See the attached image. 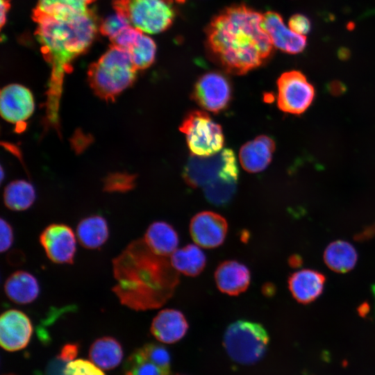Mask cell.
<instances>
[{"mask_svg":"<svg viewBox=\"0 0 375 375\" xmlns=\"http://www.w3.org/2000/svg\"><path fill=\"white\" fill-rule=\"evenodd\" d=\"M262 22V15L244 4L224 8L206 30L211 58L226 72L237 75L262 65L274 51Z\"/></svg>","mask_w":375,"mask_h":375,"instance_id":"cell-1","label":"cell"},{"mask_svg":"<svg viewBox=\"0 0 375 375\" xmlns=\"http://www.w3.org/2000/svg\"><path fill=\"white\" fill-rule=\"evenodd\" d=\"M112 264L116 281L112 290L123 306L135 311L160 307L178 283L170 260L154 253L142 239L129 243Z\"/></svg>","mask_w":375,"mask_h":375,"instance_id":"cell-2","label":"cell"},{"mask_svg":"<svg viewBox=\"0 0 375 375\" xmlns=\"http://www.w3.org/2000/svg\"><path fill=\"white\" fill-rule=\"evenodd\" d=\"M33 20L43 56L52 66V81L60 82L71 62L93 42L99 26L96 13L90 8L68 18L40 17Z\"/></svg>","mask_w":375,"mask_h":375,"instance_id":"cell-3","label":"cell"},{"mask_svg":"<svg viewBox=\"0 0 375 375\" xmlns=\"http://www.w3.org/2000/svg\"><path fill=\"white\" fill-rule=\"evenodd\" d=\"M136 71L128 52L112 44L97 62L90 65L88 76L90 85L97 94L111 99L132 85Z\"/></svg>","mask_w":375,"mask_h":375,"instance_id":"cell-4","label":"cell"},{"mask_svg":"<svg viewBox=\"0 0 375 375\" xmlns=\"http://www.w3.org/2000/svg\"><path fill=\"white\" fill-rule=\"evenodd\" d=\"M269 336L260 324L238 320L231 324L224 335V346L229 357L242 365H251L264 356Z\"/></svg>","mask_w":375,"mask_h":375,"instance_id":"cell-5","label":"cell"},{"mask_svg":"<svg viewBox=\"0 0 375 375\" xmlns=\"http://www.w3.org/2000/svg\"><path fill=\"white\" fill-rule=\"evenodd\" d=\"M112 5L133 27L147 33L167 30L176 17L172 0H114Z\"/></svg>","mask_w":375,"mask_h":375,"instance_id":"cell-6","label":"cell"},{"mask_svg":"<svg viewBox=\"0 0 375 375\" xmlns=\"http://www.w3.org/2000/svg\"><path fill=\"white\" fill-rule=\"evenodd\" d=\"M238 172L233 151L222 149L209 156L192 155L184 167L183 176L190 187L200 188L220 178H238Z\"/></svg>","mask_w":375,"mask_h":375,"instance_id":"cell-7","label":"cell"},{"mask_svg":"<svg viewBox=\"0 0 375 375\" xmlns=\"http://www.w3.org/2000/svg\"><path fill=\"white\" fill-rule=\"evenodd\" d=\"M179 130L185 134L188 147L194 156H212L223 148L224 138L222 127L206 112H190L184 117Z\"/></svg>","mask_w":375,"mask_h":375,"instance_id":"cell-8","label":"cell"},{"mask_svg":"<svg viewBox=\"0 0 375 375\" xmlns=\"http://www.w3.org/2000/svg\"><path fill=\"white\" fill-rule=\"evenodd\" d=\"M277 104L285 112L300 115L311 105L315 89L306 76L299 71L283 73L277 81Z\"/></svg>","mask_w":375,"mask_h":375,"instance_id":"cell-9","label":"cell"},{"mask_svg":"<svg viewBox=\"0 0 375 375\" xmlns=\"http://www.w3.org/2000/svg\"><path fill=\"white\" fill-rule=\"evenodd\" d=\"M231 94V85L227 77L220 72H210L197 81L192 97L203 109L218 113L228 106Z\"/></svg>","mask_w":375,"mask_h":375,"instance_id":"cell-10","label":"cell"},{"mask_svg":"<svg viewBox=\"0 0 375 375\" xmlns=\"http://www.w3.org/2000/svg\"><path fill=\"white\" fill-rule=\"evenodd\" d=\"M40 243L48 258L56 264H72L76 251V235L69 226L53 223L41 232Z\"/></svg>","mask_w":375,"mask_h":375,"instance_id":"cell-11","label":"cell"},{"mask_svg":"<svg viewBox=\"0 0 375 375\" xmlns=\"http://www.w3.org/2000/svg\"><path fill=\"white\" fill-rule=\"evenodd\" d=\"M228 223L221 215L212 211L196 214L190 223V233L194 242L206 249L218 247L224 242Z\"/></svg>","mask_w":375,"mask_h":375,"instance_id":"cell-12","label":"cell"},{"mask_svg":"<svg viewBox=\"0 0 375 375\" xmlns=\"http://www.w3.org/2000/svg\"><path fill=\"white\" fill-rule=\"evenodd\" d=\"M33 331L30 318L19 310H6L0 317V344L6 351H15L25 348Z\"/></svg>","mask_w":375,"mask_h":375,"instance_id":"cell-13","label":"cell"},{"mask_svg":"<svg viewBox=\"0 0 375 375\" xmlns=\"http://www.w3.org/2000/svg\"><path fill=\"white\" fill-rule=\"evenodd\" d=\"M35 101L32 92L25 86L9 84L1 92L0 112L1 117L8 122L22 124L33 113Z\"/></svg>","mask_w":375,"mask_h":375,"instance_id":"cell-14","label":"cell"},{"mask_svg":"<svg viewBox=\"0 0 375 375\" xmlns=\"http://www.w3.org/2000/svg\"><path fill=\"white\" fill-rule=\"evenodd\" d=\"M262 25L274 47L290 54L302 52L307 44L306 38L288 28L282 17L276 12L267 11L262 15Z\"/></svg>","mask_w":375,"mask_h":375,"instance_id":"cell-15","label":"cell"},{"mask_svg":"<svg viewBox=\"0 0 375 375\" xmlns=\"http://www.w3.org/2000/svg\"><path fill=\"white\" fill-rule=\"evenodd\" d=\"M217 288L231 296H236L247 290L251 282V273L244 264L236 260L221 262L215 272Z\"/></svg>","mask_w":375,"mask_h":375,"instance_id":"cell-16","label":"cell"},{"mask_svg":"<svg viewBox=\"0 0 375 375\" xmlns=\"http://www.w3.org/2000/svg\"><path fill=\"white\" fill-rule=\"evenodd\" d=\"M188 324L185 315L176 309L160 310L151 324V333L158 341L172 344L182 339L187 333Z\"/></svg>","mask_w":375,"mask_h":375,"instance_id":"cell-17","label":"cell"},{"mask_svg":"<svg viewBox=\"0 0 375 375\" xmlns=\"http://www.w3.org/2000/svg\"><path fill=\"white\" fill-rule=\"evenodd\" d=\"M274 149L275 143L271 138L259 135L241 147L239 153L240 164L248 172H262L270 163Z\"/></svg>","mask_w":375,"mask_h":375,"instance_id":"cell-18","label":"cell"},{"mask_svg":"<svg viewBox=\"0 0 375 375\" xmlns=\"http://www.w3.org/2000/svg\"><path fill=\"white\" fill-rule=\"evenodd\" d=\"M325 277L312 269H302L293 273L289 278L288 285L294 298L302 303H310L322 292Z\"/></svg>","mask_w":375,"mask_h":375,"instance_id":"cell-19","label":"cell"},{"mask_svg":"<svg viewBox=\"0 0 375 375\" xmlns=\"http://www.w3.org/2000/svg\"><path fill=\"white\" fill-rule=\"evenodd\" d=\"M7 297L17 304L33 302L39 296L40 288L37 278L31 273L18 270L10 274L4 283Z\"/></svg>","mask_w":375,"mask_h":375,"instance_id":"cell-20","label":"cell"},{"mask_svg":"<svg viewBox=\"0 0 375 375\" xmlns=\"http://www.w3.org/2000/svg\"><path fill=\"white\" fill-rule=\"evenodd\" d=\"M143 240L154 253L163 257L171 256L177 249L179 242L174 227L162 221L151 223L146 230Z\"/></svg>","mask_w":375,"mask_h":375,"instance_id":"cell-21","label":"cell"},{"mask_svg":"<svg viewBox=\"0 0 375 375\" xmlns=\"http://www.w3.org/2000/svg\"><path fill=\"white\" fill-rule=\"evenodd\" d=\"M96 0H39L33 10V19L48 17L65 19L88 12Z\"/></svg>","mask_w":375,"mask_h":375,"instance_id":"cell-22","label":"cell"},{"mask_svg":"<svg viewBox=\"0 0 375 375\" xmlns=\"http://www.w3.org/2000/svg\"><path fill=\"white\" fill-rule=\"evenodd\" d=\"M76 235L81 245L85 249H99L108 239V222L99 215L83 218L77 224Z\"/></svg>","mask_w":375,"mask_h":375,"instance_id":"cell-23","label":"cell"},{"mask_svg":"<svg viewBox=\"0 0 375 375\" xmlns=\"http://www.w3.org/2000/svg\"><path fill=\"white\" fill-rule=\"evenodd\" d=\"M90 360L99 368L109 370L117 367L123 358V349L117 340L105 336L97 339L89 350Z\"/></svg>","mask_w":375,"mask_h":375,"instance_id":"cell-24","label":"cell"},{"mask_svg":"<svg viewBox=\"0 0 375 375\" xmlns=\"http://www.w3.org/2000/svg\"><path fill=\"white\" fill-rule=\"evenodd\" d=\"M170 262L177 272L188 276L199 275L206 267V257L199 246L188 244L170 256Z\"/></svg>","mask_w":375,"mask_h":375,"instance_id":"cell-25","label":"cell"},{"mask_svg":"<svg viewBox=\"0 0 375 375\" xmlns=\"http://www.w3.org/2000/svg\"><path fill=\"white\" fill-rule=\"evenodd\" d=\"M357 257L354 247L342 240L332 242L324 253V260L327 266L337 272L351 270L356 265Z\"/></svg>","mask_w":375,"mask_h":375,"instance_id":"cell-26","label":"cell"},{"mask_svg":"<svg viewBox=\"0 0 375 375\" xmlns=\"http://www.w3.org/2000/svg\"><path fill=\"white\" fill-rule=\"evenodd\" d=\"M3 198L4 204L8 209L23 211L33 204L36 193L31 183L24 180H17L5 188Z\"/></svg>","mask_w":375,"mask_h":375,"instance_id":"cell-27","label":"cell"},{"mask_svg":"<svg viewBox=\"0 0 375 375\" xmlns=\"http://www.w3.org/2000/svg\"><path fill=\"white\" fill-rule=\"evenodd\" d=\"M238 178H220L203 187L206 199L212 204L227 205L235 193Z\"/></svg>","mask_w":375,"mask_h":375,"instance_id":"cell-28","label":"cell"},{"mask_svg":"<svg viewBox=\"0 0 375 375\" xmlns=\"http://www.w3.org/2000/svg\"><path fill=\"white\" fill-rule=\"evenodd\" d=\"M124 375H169L167 371L150 360L141 347L135 349L126 360Z\"/></svg>","mask_w":375,"mask_h":375,"instance_id":"cell-29","label":"cell"},{"mask_svg":"<svg viewBox=\"0 0 375 375\" xmlns=\"http://www.w3.org/2000/svg\"><path fill=\"white\" fill-rule=\"evenodd\" d=\"M137 69H144L154 62L156 44L148 35L143 33L136 42L126 50Z\"/></svg>","mask_w":375,"mask_h":375,"instance_id":"cell-30","label":"cell"},{"mask_svg":"<svg viewBox=\"0 0 375 375\" xmlns=\"http://www.w3.org/2000/svg\"><path fill=\"white\" fill-rule=\"evenodd\" d=\"M131 26L132 25L125 16L115 11L99 23V28L101 33L111 41Z\"/></svg>","mask_w":375,"mask_h":375,"instance_id":"cell-31","label":"cell"},{"mask_svg":"<svg viewBox=\"0 0 375 375\" xmlns=\"http://www.w3.org/2000/svg\"><path fill=\"white\" fill-rule=\"evenodd\" d=\"M144 353L162 369L169 371L170 356L167 349L161 344L149 343L141 347Z\"/></svg>","mask_w":375,"mask_h":375,"instance_id":"cell-32","label":"cell"},{"mask_svg":"<svg viewBox=\"0 0 375 375\" xmlns=\"http://www.w3.org/2000/svg\"><path fill=\"white\" fill-rule=\"evenodd\" d=\"M65 375H106L92 362L78 359L69 362L65 369Z\"/></svg>","mask_w":375,"mask_h":375,"instance_id":"cell-33","label":"cell"},{"mask_svg":"<svg viewBox=\"0 0 375 375\" xmlns=\"http://www.w3.org/2000/svg\"><path fill=\"white\" fill-rule=\"evenodd\" d=\"M142 33L143 32L139 29L131 26L111 40V42L112 45L127 50L136 42Z\"/></svg>","mask_w":375,"mask_h":375,"instance_id":"cell-34","label":"cell"},{"mask_svg":"<svg viewBox=\"0 0 375 375\" xmlns=\"http://www.w3.org/2000/svg\"><path fill=\"white\" fill-rule=\"evenodd\" d=\"M288 26L293 32L304 36L311 29V22L309 18L300 13L294 14L290 18Z\"/></svg>","mask_w":375,"mask_h":375,"instance_id":"cell-35","label":"cell"},{"mask_svg":"<svg viewBox=\"0 0 375 375\" xmlns=\"http://www.w3.org/2000/svg\"><path fill=\"white\" fill-rule=\"evenodd\" d=\"M14 240V232L12 226L5 219L0 220V251L5 252L12 246Z\"/></svg>","mask_w":375,"mask_h":375,"instance_id":"cell-36","label":"cell"},{"mask_svg":"<svg viewBox=\"0 0 375 375\" xmlns=\"http://www.w3.org/2000/svg\"><path fill=\"white\" fill-rule=\"evenodd\" d=\"M78 353V344L77 343H67L62 347L57 356L62 360L69 362L76 357Z\"/></svg>","mask_w":375,"mask_h":375,"instance_id":"cell-37","label":"cell"},{"mask_svg":"<svg viewBox=\"0 0 375 375\" xmlns=\"http://www.w3.org/2000/svg\"><path fill=\"white\" fill-rule=\"evenodd\" d=\"M67 363L57 356L47 367V375H65V369Z\"/></svg>","mask_w":375,"mask_h":375,"instance_id":"cell-38","label":"cell"},{"mask_svg":"<svg viewBox=\"0 0 375 375\" xmlns=\"http://www.w3.org/2000/svg\"><path fill=\"white\" fill-rule=\"evenodd\" d=\"M10 6V0H1V27L2 28L6 22L7 13Z\"/></svg>","mask_w":375,"mask_h":375,"instance_id":"cell-39","label":"cell"},{"mask_svg":"<svg viewBox=\"0 0 375 375\" xmlns=\"http://www.w3.org/2000/svg\"><path fill=\"white\" fill-rule=\"evenodd\" d=\"M290 263H293V265L295 266L297 265V264L300 263V258H297V256H294L293 260L290 259Z\"/></svg>","mask_w":375,"mask_h":375,"instance_id":"cell-40","label":"cell"},{"mask_svg":"<svg viewBox=\"0 0 375 375\" xmlns=\"http://www.w3.org/2000/svg\"><path fill=\"white\" fill-rule=\"evenodd\" d=\"M6 375H14V374H6Z\"/></svg>","mask_w":375,"mask_h":375,"instance_id":"cell-41","label":"cell"}]
</instances>
